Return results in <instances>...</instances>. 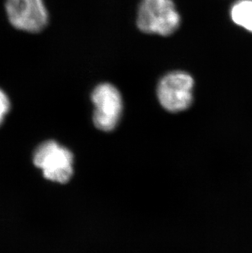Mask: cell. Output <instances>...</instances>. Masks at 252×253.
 <instances>
[{
	"instance_id": "1",
	"label": "cell",
	"mask_w": 252,
	"mask_h": 253,
	"mask_svg": "<svg viewBox=\"0 0 252 253\" xmlns=\"http://www.w3.org/2000/svg\"><path fill=\"white\" fill-rule=\"evenodd\" d=\"M137 27L142 32L171 36L180 26V15L173 0H141Z\"/></svg>"
},
{
	"instance_id": "2",
	"label": "cell",
	"mask_w": 252,
	"mask_h": 253,
	"mask_svg": "<svg viewBox=\"0 0 252 253\" xmlns=\"http://www.w3.org/2000/svg\"><path fill=\"white\" fill-rule=\"evenodd\" d=\"M33 163L51 181L65 184L73 174V155L55 141H46L35 151Z\"/></svg>"
},
{
	"instance_id": "4",
	"label": "cell",
	"mask_w": 252,
	"mask_h": 253,
	"mask_svg": "<svg viewBox=\"0 0 252 253\" xmlns=\"http://www.w3.org/2000/svg\"><path fill=\"white\" fill-rule=\"evenodd\" d=\"M91 100L94 105V126L103 131L113 130L123 111V101L118 88L110 83L98 84L91 93Z\"/></svg>"
},
{
	"instance_id": "3",
	"label": "cell",
	"mask_w": 252,
	"mask_h": 253,
	"mask_svg": "<svg viewBox=\"0 0 252 253\" xmlns=\"http://www.w3.org/2000/svg\"><path fill=\"white\" fill-rule=\"evenodd\" d=\"M194 80L182 71L169 72L162 77L157 85V98L164 109L179 113L190 108L193 100Z\"/></svg>"
},
{
	"instance_id": "6",
	"label": "cell",
	"mask_w": 252,
	"mask_h": 253,
	"mask_svg": "<svg viewBox=\"0 0 252 253\" xmlns=\"http://www.w3.org/2000/svg\"><path fill=\"white\" fill-rule=\"evenodd\" d=\"M229 13L234 24L252 33V0H237Z\"/></svg>"
},
{
	"instance_id": "7",
	"label": "cell",
	"mask_w": 252,
	"mask_h": 253,
	"mask_svg": "<svg viewBox=\"0 0 252 253\" xmlns=\"http://www.w3.org/2000/svg\"><path fill=\"white\" fill-rule=\"evenodd\" d=\"M10 110V102L4 92L0 89V126L3 122V118Z\"/></svg>"
},
{
	"instance_id": "5",
	"label": "cell",
	"mask_w": 252,
	"mask_h": 253,
	"mask_svg": "<svg viewBox=\"0 0 252 253\" xmlns=\"http://www.w3.org/2000/svg\"><path fill=\"white\" fill-rule=\"evenodd\" d=\"M10 23L20 31L37 33L48 25V14L43 0H7Z\"/></svg>"
}]
</instances>
